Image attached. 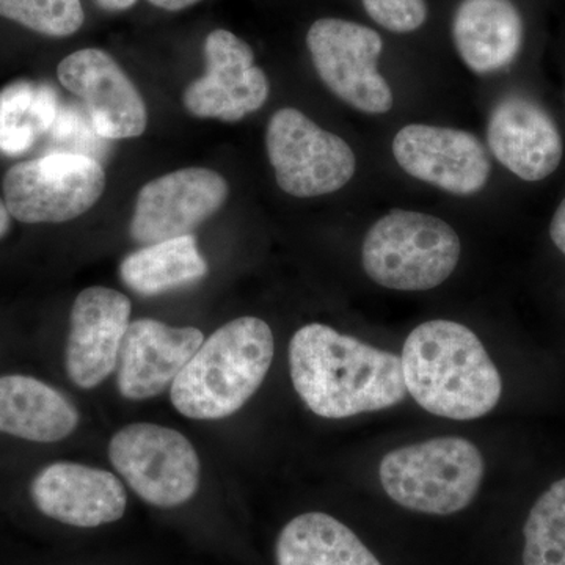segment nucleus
<instances>
[{
  "label": "nucleus",
  "instance_id": "1",
  "mask_svg": "<svg viewBox=\"0 0 565 565\" xmlns=\"http://www.w3.org/2000/svg\"><path fill=\"white\" fill-rule=\"evenodd\" d=\"M289 373L307 407L327 419L385 411L407 396L401 356L318 322L294 333Z\"/></svg>",
  "mask_w": 565,
  "mask_h": 565
},
{
  "label": "nucleus",
  "instance_id": "2",
  "mask_svg": "<svg viewBox=\"0 0 565 565\" xmlns=\"http://www.w3.org/2000/svg\"><path fill=\"white\" fill-rule=\"evenodd\" d=\"M403 374L407 393L429 414L470 422L493 411L503 382L484 344L459 322H424L405 340Z\"/></svg>",
  "mask_w": 565,
  "mask_h": 565
},
{
  "label": "nucleus",
  "instance_id": "3",
  "mask_svg": "<svg viewBox=\"0 0 565 565\" xmlns=\"http://www.w3.org/2000/svg\"><path fill=\"white\" fill-rule=\"evenodd\" d=\"M275 353L269 323L243 316L203 341L170 386V401L185 418L214 422L239 412L258 392Z\"/></svg>",
  "mask_w": 565,
  "mask_h": 565
},
{
  "label": "nucleus",
  "instance_id": "4",
  "mask_svg": "<svg viewBox=\"0 0 565 565\" xmlns=\"http://www.w3.org/2000/svg\"><path fill=\"white\" fill-rule=\"evenodd\" d=\"M484 457L462 437H441L393 449L379 478L390 498L408 511L452 515L468 508L481 489Z\"/></svg>",
  "mask_w": 565,
  "mask_h": 565
},
{
  "label": "nucleus",
  "instance_id": "5",
  "mask_svg": "<svg viewBox=\"0 0 565 565\" xmlns=\"http://www.w3.org/2000/svg\"><path fill=\"white\" fill-rule=\"evenodd\" d=\"M462 255L448 222L418 211L394 210L364 236V273L394 291H429L448 280Z\"/></svg>",
  "mask_w": 565,
  "mask_h": 565
},
{
  "label": "nucleus",
  "instance_id": "6",
  "mask_svg": "<svg viewBox=\"0 0 565 565\" xmlns=\"http://www.w3.org/2000/svg\"><path fill=\"white\" fill-rule=\"evenodd\" d=\"M2 188L14 221L63 223L81 217L99 202L106 172L90 156L55 151L11 167Z\"/></svg>",
  "mask_w": 565,
  "mask_h": 565
},
{
  "label": "nucleus",
  "instance_id": "7",
  "mask_svg": "<svg viewBox=\"0 0 565 565\" xmlns=\"http://www.w3.org/2000/svg\"><path fill=\"white\" fill-rule=\"evenodd\" d=\"M115 470L145 503L174 509L189 503L200 486L202 465L185 435L172 427L136 423L111 437Z\"/></svg>",
  "mask_w": 565,
  "mask_h": 565
},
{
  "label": "nucleus",
  "instance_id": "8",
  "mask_svg": "<svg viewBox=\"0 0 565 565\" xmlns=\"http://www.w3.org/2000/svg\"><path fill=\"white\" fill-rule=\"evenodd\" d=\"M266 148L281 191L297 199L338 192L355 174V152L348 141L292 107L270 117Z\"/></svg>",
  "mask_w": 565,
  "mask_h": 565
},
{
  "label": "nucleus",
  "instance_id": "9",
  "mask_svg": "<svg viewBox=\"0 0 565 565\" xmlns=\"http://www.w3.org/2000/svg\"><path fill=\"white\" fill-rule=\"evenodd\" d=\"M307 46L327 88L353 109L384 115L393 109V92L379 71L381 35L356 22L323 18L307 33Z\"/></svg>",
  "mask_w": 565,
  "mask_h": 565
},
{
  "label": "nucleus",
  "instance_id": "10",
  "mask_svg": "<svg viewBox=\"0 0 565 565\" xmlns=\"http://www.w3.org/2000/svg\"><path fill=\"white\" fill-rule=\"evenodd\" d=\"M228 182L214 170L182 169L145 184L129 233L140 245L189 236L228 199Z\"/></svg>",
  "mask_w": 565,
  "mask_h": 565
},
{
  "label": "nucleus",
  "instance_id": "11",
  "mask_svg": "<svg viewBox=\"0 0 565 565\" xmlns=\"http://www.w3.org/2000/svg\"><path fill=\"white\" fill-rule=\"evenodd\" d=\"M204 58L206 73L182 96L189 114L236 122L262 109L269 98V81L244 40L223 29L211 32L204 41Z\"/></svg>",
  "mask_w": 565,
  "mask_h": 565
},
{
  "label": "nucleus",
  "instance_id": "12",
  "mask_svg": "<svg viewBox=\"0 0 565 565\" xmlns=\"http://www.w3.org/2000/svg\"><path fill=\"white\" fill-rule=\"evenodd\" d=\"M392 150L405 173L452 195L481 192L492 173L484 145L462 129L407 125L394 136Z\"/></svg>",
  "mask_w": 565,
  "mask_h": 565
},
{
  "label": "nucleus",
  "instance_id": "13",
  "mask_svg": "<svg viewBox=\"0 0 565 565\" xmlns=\"http://www.w3.org/2000/svg\"><path fill=\"white\" fill-rule=\"evenodd\" d=\"M29 498L41 515L73 527L110 525L128 508V493L117 476L68 460L39 468L29 482Z\"/></svg>",
  "mask_w": 565,
  "mask_h": 565
},
{
  "label": "nucleus",
  "instance_id": "14",
  "mask_svg": "<svg viewBox=\"0 0 565 565\" xmlns=\"http://www.w3.org/2000/svg\"><path fill=\"white\" fill-rule=\"evenodd\" d=\"M131 300L106 286L84 289L74 300L65 345V371L81 390H93L117 367L131 321Z\"/></svg>",
  "mask_w": 565,
  "mask_h": 565
},
{
  "label": "nucleus",
  "instance_id": "15",
  "mask_svg": "<svg viewBox=\"0 0 565 565\" xmlns=\"http://www.w3.org/2000/svg\"><path fill=\"white\" fill-rule=\"evenodd\" d=\"M57 74L63 87L84 102L103 139H134L147 129L143 98L107 52L95 47L73 52L58 63Z\"/></svg>",
  "mask_w": 565,
  "mask_h": 565
},
{
  "label": "nucleus",
  "instance_id": "16",
  "mask_svg": "<svg viewBox=\"0 0 565 565\" xmlns=\"http://www.w3.org/2000/svg\"><path fill=\"white\" fill-rule=\"evenodd\" d=\"M487 141L494 159L523 181L545 180L563 161V137L552 115L520 93L494 104Z\"/></svg>",
  "mask_w": 565,
  "mask_h": 565
},
{
  "label": "nucleus",
  "instance_id": "17",
  "mask_svg": "<svg viewBox=\"0 0 565 565\" xmlns=\"http://www.w3.org/2000/svg\"><path fill=\"white\" fill-rule=\"evenodd\" d=\"M203 341L195 327H172L156 319L129 323L117 364L118 392L129 401L166 392Z\"/></svg>",
  "mask_w": 565,
  "mask_h": 565
},
{
  "label": "nucleus",
  "instance_id": "18",
  "mask_svg": "<svg viewBox=\"0 0 565 565\" xmlns=\"http://www.w3.org/2000/svg\"><path fill=\"white\" fill-rule=\"evenodd\" d=\"M79 411L68 397L32 374H0V437L52 445L79 426Z\"/></svg>",
  "mask_w": 565,
  "mask_h": 565
},
{
  "label": "nucleus",
  "instance_id": "19",
  "mask_svg": "<svg viewBox=\"0 0 565 565\" xmlns=\"http://www.w3.org/2000/svg\"><path fill=\"white\" fill-rule=\"evenodd\" d=\"M452 40L473 73H497L522 50V14L511 0H462L452 20Z\"/></svg>",
  "mask_w": 565,
  "mask_h": 565
},
{
  "label": "nucleus",
  "instance_id": "20",
  "mask_svg": "<svg viewBox=\"0 0 565 565\" xmlns=\"http://www.w3.org/2000/svg\"><path fill=\"white\" fill-rule=\"evenodd\" d=\"M277 565H382L351 527L323 512L294 516L278 534Z\"/></svg>",
  "mask_w": 565,
  "mask_h": 565
},
{
  "label": "nucleus",
  "instance_id": "21",
  "mask_svg": "<svg viewBox=\"0 0 565 565\" xmlns=\"http://www.w3.org/2000/svg\"><path fill=\"white\" fill-rule=\"evenodd\" d=\"M207 263L192 234L145 245L122 259L121 281L140 296L152 297L202 280Z\"/></svg>",
  "mask_w": 565,
  "mask_h": 565
},
{
  "label": "nucleus",
  "instance_id": "22",
  "mask_svg": "<svg viewBox=\"0 0 565 565\" xmlns=\"http://www.w3.org/2000/svg\"><path fill=\"white\" fill-rule=\"evenodd\" d=\"M58 114L51 85L18 82L0 93V150L21 154L50 131Z\"/></svg>",
  "mask_w": 565,
  "mask_h": 565
},
{
  "label": "nucleus",
  "instance_id": "23",
  "mask_svg": "<svg viewBox=\"0 0 565 565\" xmlns=\"http://www.w3.org/2000/svg\"><path fill=\"white\" fill-rule=\"evenodd\" d=\"M523 534V565H565V478L535 501Z\"/></svg>",
  "mask_w": 565,
  "mask_h": 565
},
{
  "label": "nucleus",
  "instance_id": "24",
  "mask_svg": "<svg viewBox=\"0 0 565 565\" xmlns=\"http://www.w3.org/2000/svg\"><path fill=\"white\" fill-rule=\"evenodd\" d=\"M0 17L52 39H65L85 21L81 0H0Z\"/></svg>",
  "mask_w": 565,
  "mask_h": 565
},
{
  "label": "nucleus",
  "instance_id": "25",
  "mask_svg": "<svg viewBox=\"0 0 565 565\" xmlns=\"http://www.w3.org/2000/svg\"><path fill=\"white\" fill-rule=\"evenodd\" d=\"M52 136L71 148L70 152L90 156L98 161L99 151L106 148L102 136L96 132L88 114H82L79 107L71 106L58 109L57 118L52 125Z\"/></svg>",
  "mask_w": 565,
  "mask_h": 565
},
{
  "label": "nucleus",
  "instance_id": "26",
  "mask_svg": "<svg viewBox=\"0 0 565 565\" xmlns=\"http://www.w3.org/2000/svg\"><path fill=\"white\" fill-rule=\"evenodd\" d=\"M362 2L371 20L390 32L418 31L426 22V0H362Z\"/></svg>",
  "mask_w": 565,
  "mask_h": 565
},
{
  "label": "nucleus",
  "instance_id": "27",
  "mask_svg": "<svg viewBox=\"0 0 565 565\" xmlns=\"http://www.w3.org/2000/svg\"><path fill=\"white\" fill-rule=\"evenodd\" d=\"M550 236H552L553 244L565 255V199L557 206L552 223H550Z\"/></svg>",
  "mask_w": 565,
  "mask_h": 565
},
{
  "label": "nucleus",
  "instance_id": "28",
  "mask_svg": "<svg viewBox=\"0 0 565 565\" xmlns=\"http://www.w3.org/2000/svg\"><path fill=\"white\" fill-rule=\"evenodd\" d=\"M152 6L167 11H180L195 6L200 0H150Z\"/></svg>",
  "mask_w": 565,
  "mask_h": 565
},
{
  "label": "nucleus",
  "instance_id": "29",
  "mask_svg": "<svg viewBox=\"0 0 565 565\" xmlns=\"http://www.w3.org/2000/svg\"><path fill=\"white\" fill-rule=\"evenodd\" d=\"M137 0H96L99 7L106 11H122L131 9Z\"/></svg>",
  "mask_w": 565,
  "mask_h": 565
},
{
  "label": "nucleus",
  "instance_id": "30",
  "mask_svg": "<svg viewBox=\"0 0 565 565\" xmlns=\"http://www.w3.org/2000/svg\"><path fill=\"white\" fill-rule=\"evenodd\" d=\"M11 230V215L7 210V204L0 199V239L7 236Z\"/></svg>",
  "mask_w": 565,
  "mask_h": 565
}]
</instances>
